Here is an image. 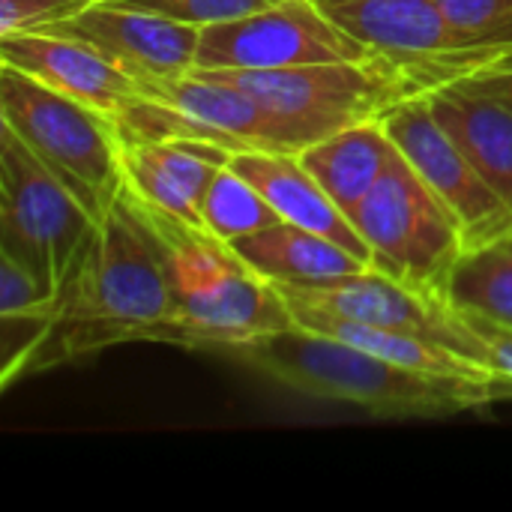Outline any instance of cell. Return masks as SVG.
Wrapping results in <instances>:
<instances>
[{"label":"cell","mask_w":512,"mask_h":512,"mask_svg":"<svg viewBox=\"0 0 512 512\" xmlns=\"http://www.w3.org/2000/svg\"><path fill=\"white\" fill-rule=\"evenodd\" d=\"M168 315L171 288L162 261L117 195L57 291L51 330L27 372L54 369L123 342H153Z\"/></svg>","instance_id":"6da1fadb"},{"label":"cell","mask_w":512,"mask_h":512,"mask_svg":"<svg viewBox=\"0 0 512 512\" xmlns=\"http://www.w3.org/2000/svg\"><path fill=\"white\" fill-rule=\"evenodd\" d=\"M120 195L147 231L171 288V315L153 342L228 354L297 324L279 288L261 279L231 243L153 207L126 186Z\"/></svg>","instance_id":"7a4b0ae2"},{"label":"cell","mask_w":512,"mask_h":512,"mask_svg":"<svg viewBox=\"0 0 512 512\" xmlns=\"http://www.w3.org/2000/svg\"><path fill=\"white\" fill-rule=\"evenodd\" d=\"M228 357L291 390L360 405L381 417L483 411L498 399L495 387L486 381L414 372L300 324L237 345Z\"/></svg>","instance_id":"3957f363"},{"label":"cell","mask_w":512,"mask_h":512,"mask_svg":"<svg viewBox=\"0 0 512 512\" xmlns=\"http://www.w3.org/2000/svg\"><path fill=\"white\" fill-rule=\"evenodd\" d=\"M120 138H201L240 150L300 153L321 135L288 114L258 102L243 87L192 69L180 78L138 81V96L114 117Z\"/></svg>","instance_id":"277c9868"},{"label":"cell","mask_w":512,"mask_h":512,"mask_svg":"<svg viewBox=\"0 0 512 512\" xmlns=\"http://www.w3.org/2000/svg\"><path fill=\"white\" fill-rule=\"evenodd\" d=\"M0 117L99 219L123 189L120 132L102 111L0 63Z\"/></svg>","instance_id":"5b68a950"},{"label":"cell","mask_w":512,"mask_h":512,"mask_svg":"<svg viewBox=\"0 0 512 512\" xmlns=\"http://www.w3.org/2000/svg\"><path fill=\"white\" fill-rule=\"evenodd\" d=\"M351 225L366 240L375 270L447 303L465 237L453 210L402 153L351 213Z\"/></svg>","instance_id":"8992f818"},{"label":"cell","mask_w":512,"mask_h":512,"mask_svg":"<svg viewBox=\"0 0 512 512\" xmlns=\"http://www.w3.org/2000/svg\"><path fill=\"white\" fill-rule=\"evenodd\" d=\"M93 210L0 123V255L57 297L96 228Z\"/></svg>","instance_id":"52a82bcc"},{"label":"cell","mask_w":512,"mask_h":512,"mask_svg":"<svg viewBox=\"0 0 512 512\" xmlns=\"http://www.w3.org/2000/svg\"><path fill=\"white\" fill-rule=\"evenodd\" d=\"M246 93H252L267 108L309 123L321 138L384 120L393 108L426 96L408 75L396 66L369 60L342 63H309L288 69H207Z\"/></svg>","instance_id":"ba28073f"},{"label":"cell","mask_w":512,"mask_h":512,"mask_svg":"<svg viewBox=\"0 0 512 512\" xmlns=\"http://www.w3.org/2000/svg\"><path fill=\"white\" fill-rule=\"evenodd\" d=\"M339 27L363 42L378 60L408 75L426 96L465 81L495 51L468 48L438 0H315Z\"/></svg>","instance_id":"9c48e42d"},{"label":"cell","mask_w":512,"mask_h":512,"mask_svg":"<svg viewBox=\"0 0 512 512\" xmlns=\"http://www.w3.org/2000/svg\"><path fill=\"white\" fill-rule=\"evenodd\" d=\"M375 57L315 0H279L237 21L201 27L195 69H288Z\"/></svg>","instance_id":"30bf717a"},{"label":"cell","mask_w":512,"mask_h":512,"mask_svg":"<svg viewBox=\"0 0 512 512\" xmlns=\"http://www.w3.org/2000/svg\"><path fill=\"white\" fill-rule=\"evenodd\" d=\"M381 123L399 153L459 219L465 252L512 237V207L441 129L426 96L393 108Z\"/></svg>","instance_id":"8fae6325"},{"label":"cell","mask_w":512,"mask_h":512,"mask_svg":"<svg viewBox=\"0 0 512 512\" xmlns=\"http://www.w3.org/2000/svg\"><path fill=\"white\" fill-rule=\"evenodd\" d=\"M285 300L375 324V327H390L402 330L411 336H420L426 342L444 345L474 363H480L489 372V351L483 339L471 330L462 312H456L450 303L426 297L387 273L369 267L363 273L345 276L339 282H324V285H276Z\"/></svg>","instance_id":"7c38bea8"},{"label":"cell","mask_w":512,"mask_h":512,"mask_svg":"<svg viewBox=\"0 0 512 512\" xmlns=\"http://www.w3.org/2000/svg\"><path fill=\"white\" fill-rule=\"evenodd\" d=\"M48 33H66L93 45L138 81L180 78L198 66L201 27L123 0H96Z\"/></svg>","instance_id":"4fadbf2b"},{"label":"cell","mask_w":512,"mask_h":512,"mask_svg":"<svg viewBox=\"0 0 512 512\" xmlns=\"http://www.w3.org/2000/svg\"><path fill=\"white\" fill-rule=\"evenodd\" d=\"M0 63L39 78L42 84L102 111L111 120L138 96V78L93 45L66 33L0 36Z\"/></svg>","instance_id":"5bb4252c"},{"label":"cell","mask_w":512,"mask_h":512,"mask_svg":"<svg viewBox=\"0 0 512 512\" xmlns=\"http://www.w3.org/2000/svg\"><path fill=\"white\" fill-rule=\"evenodd\" d=\"M234 150L201 138H120L123 186L153 207L204 228L201 201Z\"/></svg>","instance_id":"9a60e30c"},{"label":"cell","mask_w":512,"mask_h":512,"mask_svg":"<svg viewBox=\"0 0 512 512\" xmlns=\"http://www.w3.org/2000/svg\"><path fill=\"white\" fill-rule=\"evenodd\" d=\"M231 168L243 174L273 207L276 213L300 225L306 231H315L366 264H372V252L360 231L351 225V219L333 204V198L321 189V183L303 168L297 153H270V150H240L231 156Z\"/></svg>","instance_id":"2e32d148"},{"label":"cell","mask_w":512,"mask_h":512,"mask_svg":"<svg viewBox=\"0 0 512 512\" xmlns=\"http://www.w3.org/2000/svg\"><path fill=\"white\" fill-rule=\"evenodd\" d=\"M426 99L441 129L512 207V108L462 84L441 87Z\"/></svg>","instance_id":"e0dca14e"},{"label":"cell","mask_w":512,"mask_h":512,"mask_svg":"<svg viewBox=\"0 0 512 512\" xmlns=\"http://www.w3.org/2000/svg\"><path fill=\"white\" fill-rule=\"evenodd\" d=\"M231 246L261 279L273 285H324L372 267L345 246L291 222L246 234Z\"/></svg>","instance_id":"ac0fdd59"},{"label":"cell","mask_w":512,"mask_h":512,"mask_svg":"<svg viewBox=\"0 0 512 512\" xmlns=\"http://www.w3.org/2000/svg\"><path fill=\"white\" fill-rule=\"evenodd\" d=\"M303 168L321 183L333 204L351 219L360 201L381 183L399 147L381 120L339 129L297 153Z\"/></svg>","instance_id":"d6986e66"},{"label":"cell","mask_w":512,"mask_h":512,"mask_svg":"<svg viewBox=\"0 0 512 512\" xmlns=\"http://www.w3.org/2000/svg\"><path fill=\"white\" fill-rule=\"evenodd\" d=\"M285 303H288V309L300 327L342 339L348 345H357V348H363L381 360H390L396 366H405L414 372H429V375H450V378H468V381L492 384V375L480 363H474V360H468V357H462L444 345L426 342V339L402 333V330L339 318V315H330V312H321V309H312V306H303L294 300H285Z\"/></svg>","instance_id":"ffe728a7"},{"label":"cell","mask_w":512,"mask_h":512,"mask_svg":"<svg viewBox=\"0 0 512 512\" xmlns=\"http://www.w3.org/2000/svg\"><path fill=\"white\" fill-rule=\"evenodd\" d=\"M447 303L459 312L512 324V237L468 249L459 258Z\"/></svg>","instance_id":"44dd1931"},{"label":"cell","mask_w":512,"mask_h":512,"mask_svg":"<svg viewBox=\"0 0 512 512\" xmlns=\"http://www.w3.org/2000/svg\"><path fill=\"white\" fill-rule=\"evenodd\" d=\"M201 219H204V228L222 237L225 243H234L246 234L285 222L276 213V207L231 165L213 177L201 201Z\"/></svg>","instance_id":"7402d4cb"},{"label":"cell","mask_w":512,"mask_h":512,"mask_svg":"<svg viewBox=\"0 0 512 512\" xmlns=\"http://www.w3.org/2000/svg\"><path fill=\"white\" fill-rule=\"evenodd\" d=\"M468 48L512 51V0H438Z\"/></svg>","instance_id":"603a6c76"},{"label":"cell","mask_w":512,"mask_h":512,"mask_svg":"<svg viewBox=\"0 0 512 512\" xmlns=\"http://www.w3.org/2000/svg\"><path fill=\"white\" fill-rule=\"evenodd\" d=\"M54 321V303L30 312L0 315V387H9L18 375H27L30 360L42 348Z\"/></svg>","instance_id":"cb8c5ba5"},{"label":"cell","mask_w":512,"mask_h":512,"mask_svg":"<svg viewBox=\"0 0 512 512\" xmlns=\"http://www.w3.org/2000/svg\"><path fill=\"white\" fill-rule=\"evenodd\" d=\"M150 12H159L165 18L192 24V27H210V24H225L246 18L252 12H261L279 0H123Z\"/></svg>","instance_id":"d4e9b609"},{"label":"cell","mask_w":512,"mask_h":512,"mask_svg":"<svg viewBox=\"0 0 512 512\" xmlns=\"http://www.w3.org/2000/svg\"><path fill=\"white\" fill-rule=\"evenodd\" d=\"M96 0H0V36L48 33Z\"/></svg>","instance_id":"484cf974"},{"label":"cell","mask_w":512,"mask_h":512,"mask_svg":"<svg viewBox=\"0 0 512 512\" xmlns=\"http://www.w3.org/2000/svg\"><path fill=\"white\" fill-rule=\"evenodd\" d=\"M462 315L489 351V375H492V387L498 399H512V324H501V321L471 315V312H462Z\"/></svg>","instance_id":"4316f807"},{"label":"cell","mask_w":512,"mask_h":512,"mask_svg":"<svg viewBox=\"0 0 512 512\" xmlns=\"http://www.w3.org/2000/svg\"><path fill=\"white\" fill-rule=\"evenodd\" d=\"M51 303L54 297L45 294V288L36 282L33 273H27L18 261L0 255V315L30 312Z\"/></svg>","instance_id":"83f0119b"},{"label":"cell","mask_w":512,"mask_h":512,"mask_svg":"<svg viewBox=\"0 0 512 512\" xmlns=\"http://www.w3.org/2000/svg\"><path fill=\"white\" fill-rule=\"evenodd\" d=\"M471 93H483L489 99L504 102L512 108V51H504L501 57H495L492 63H486L483 69H477L474 75H468L465 81H456Z\"/></svg>","instance_id":"f1b7e54d"}]
</instances>
